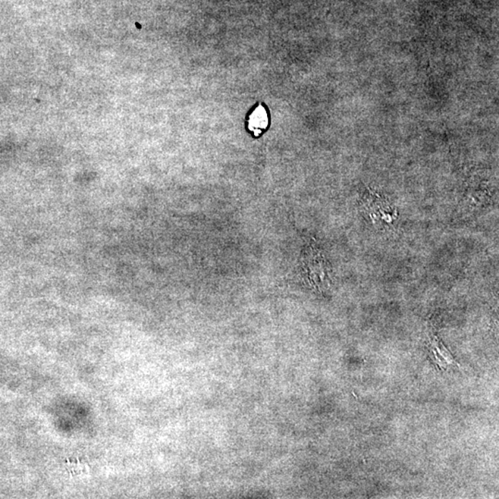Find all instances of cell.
<instances>
[{
    "mask_svg": "<svg viewBox=\"0 0 499 499\" xmlns=\"http://www.w3.org/2000/svg\"><path fill=\"white\" fill-rule=\"evenodd\" d=\"M366 208L373 221H378L381 224L388 225L396 219V210L392 208L390 203L382 197L376 196V193L369 191L365 196Z\"/></svg>",
    "mask_w": 499,
    "mask_h": 499,
    "instance_id": "cell-1",
    "label": "cell"
},
{
    "mask_svg": "<svg viewBox=\"0 0 499 499\" xmlns=\"http://www.w3.org/2000/svg\"><path fill=\"white\" fill-rule=\"evenodd\" d=\"M268 125V117L265 108L258 106L252 113L249 119V130L253 131L256 136H259L263 130H266Z\"/></svg>",
    "mask_w": 499,
    "mask_h": 499,
    "instance_id": "cell-2",
    "label": "cell"
},
{
    "mask_svg": "<svg viewBox=\"0 0 499 499\" xmlns=\"http://www.w3.org/2000/svg\"><path fill=\"white\" fill-rule=\"evenodd\" d=\"M66 467H67V469L69 470V472L71 473V475H84V473L87 472V467L84 465V464H81L79 460H77L76 463H74V461L71 460H68L67 466Z\"/></svg>",
    "mask_w": 499,
    "mask_h": 499,
    "instance_id": "cell-3",
    "label": "cell"
}]
</instances>
